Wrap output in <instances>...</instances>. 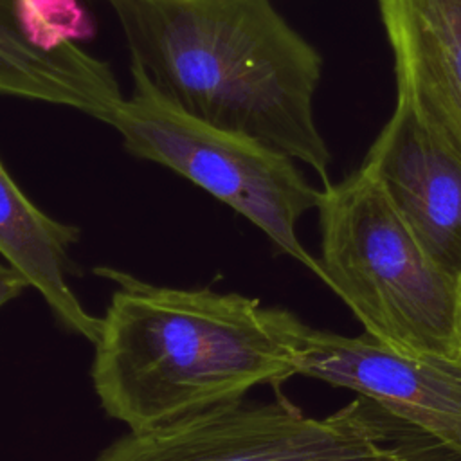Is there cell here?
I'll return each mask as SVG.
<instances>
[{
  "instance_id": "obj_2",
  "label": "cell",
  "mask_w": 461,
  "mask_h": 461,
  "mask_svg": "<svg viewBox=\"0 0 461 461\" xmlns=\"http://www.w3.org/2000/svg\"><path fill=\"white\" fill-rule=\"evenodd\" d=\"M131 63L187 113L254 137L331 184L317 128L319 52L270 0H106Z\"/></svg>"
},
{
  "instance_id": "obj_8",
  "label": "cell",
  "mask_w": 461,
  "mask_h": 461,
  "mask_svg": "<svg viewBox=\"0 0 461 461\" xmlns=\"http://www.w3.org/2000/svg\"><path fill=\"white\" fill-rule=\"evenodd\" d=\"M396 95L461 160V0H378Z\"/></svg>"
},
{
  "instance_id": "obj_9",
  "label": "cell",
  "mask_w": 461,
  "mask_h": 461,
  "mask_svg": "<svg viewBox=\"0 0 461 461\" xmlns=\"http://www.w3.org/2000/svg\"><path fill=\"white\" fill-rule=\"evenodd\" d=\"M22 0H0V94L76 108L110 122L124 95L112 67L76 43L36 47L20 20Z\"/></svg>"
},
{
  "instance_id": "obj_7",
  "label": "cell",
  "mask_w": 461,
  "mask_h": 461,
  "mask_svg": "<svg viewBox=\"0 0 461 461\" xmlns=\"http://www.w3.org/2000/svg\"><path fill=\"white\" fill-rule=\"evenodd\" d=\"M362 166L380 182L423 250L461 281V160L403 97L396 95Z\"/></svg>"
},
{
  "instance_id": "obj_4",
  "label": "cell",
  "mask_w": 461,
  "mask_h": 461,
  "mask_svg": "<svg viewBox=\"0 0 461 461\" xmlns=\"http://www.w3.org/2000/svg\"><path fill=\"white\" fill-rule=\"evenodd\" d=\"M92 461H461L429 432L367 396L324 418L286 398L234 402L191 418L128 430Z\"/></svg>"
},
{
  "instance_id": "obj_5",
  "label": "cell",
  "mask_w": 461,
  "mask_h": 461,
  "mask_svg": "<svg viewBox=\"0 0 461 461\" xmlns=\"http://www.w3.org/2000/svg\"><path fill=\"white\" fill-rule=\"evenodd\" d=\"M112 124L131 155L169 167L245 216L285 254L322 270L295 234L297 220L319 205L321 191L286 153L240 131L205 122L160 94L131 63V92Z\"/></svg>"
},
{
  "instance_id": "obj_12",
  "label": "cell",
  "mask_w": 461,
  "mask_h": 461,
  "mask_svg": "<svg viewBox=\"0 0 461 461\" xmlns=\"http://www.w3.org/2000/svg\"><path fill=\"white\" fill-rule=\"evenodd\" d=\"M27 288L31 286L18 270H14L7 263H0V306L22 295Z\"/></svg>"
},
{
  "instance_id": "obj_3",
  "label": "cell",
  "mask_w": 461,
  "mask_h": 461,
  "mask_svg": "<svg viewBox=\"0 0 461 461\" xmlns=\"http://www.w3.org/2000/svg\"><path fill=\"white\" fill-rule=\"evenodd\" d=\"M322 279L367 335L409 355L461 360V281L418 243L360 166L319 198Z\"/></svg>"
},
{
  "instance_id": "obj_1",
  "label": "cell",
  "mask_w": 461,
  "mask_h": 461,
  "mask_svg": "<svg viewBox=\"0 0 461 461\" xmlns=\"http://www.w3.org/2000/svg\"><path fill=\"white\" fill-rule=\"evenodd\" d=\"M117 281L94 342L92 384L103 411L128 430H149L241 402L295 375L294 313L211 288L144 283L108 267Z\"/></svg>"
},
{
  "instance_id": "obj_6",
  "label": "cell",
  "mask_w": 461,
  "mask_h": 461,
  "mask_svg": "<svg viewBox=\"0 0 461 461\" xmlns=\"http://www.w3.org/2000/svg\"><path fill=\"white\" fill-rule=\"evenodd\" d=\"M295 375L351 389L461 456V360L396 351L366 331L344 337L294 317Z\"/></svg>"
},
{
  "instance_id": "obj_10",
  "label": "cell",
  "mask_w": 461,
  "mask_h": 461,
  "mask_svg": "<svg viewBox=\"0 0 461 461\" xmlns=\"http://www.w3.org/2000/svg\"><path fill=\"white\" fill-rule=\"evenodd\" d=\"M79 234L77 227L32 203L0 160V256L41 295L65 330L94 344L101 317L88 313L68 285V277L77 274L70 247Z\"/></svg>"
},
{
  "instance_id": "obj_11",
  "label": "cell",
  "mask_w": 461,
  "mask_h": 461,
  "mask_svg": "<svg viewBox=\"0 0 461 461\" xmlns=\"http://www.w3.org/2000/svg\"><path fill=\"white\" fill-rule=\"evenodd\" d=\"M20 20L27 38L45 50L92 34V23L76 0H22Z\"/></svg>"
}]
</instances>
